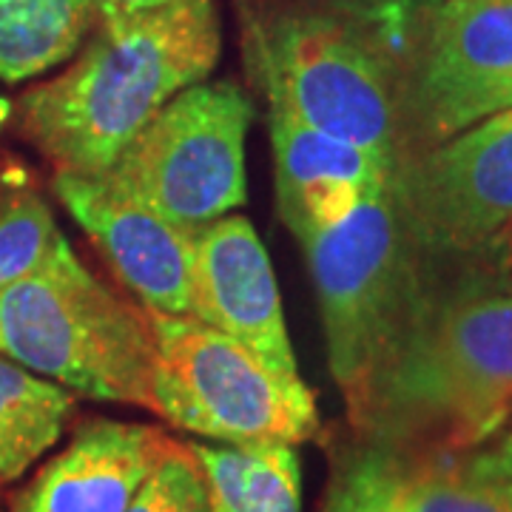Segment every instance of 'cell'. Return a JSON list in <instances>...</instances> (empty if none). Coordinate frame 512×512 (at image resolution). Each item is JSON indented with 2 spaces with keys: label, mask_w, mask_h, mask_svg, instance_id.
<instances>
[{
  "label": "cell",
  "mask_w": 512,
  "mask_h": 512,
  "mask_svg": "<svg viewBox=\"0 0 512 512\" xmlns=\"http://www.w3.org/2000/svg\"><path fill=\"white\" fill-rule=\"evenodd\" d=\"M458 458L470 473L490 481L512 498V427L504 433H495L493 439H487L473 450L458 453Z\"/></svg>",
  "instance_id": "21"
},
{
  "label": "cell",
  "mask_w": 512,
  "mask_h": 512,
  "mask_svg": "<svg viewBox=\"0 0 512 512\" xmlns=\"http://www.w3.org/2000/svg\"><path fill=\"white\" fill-rule=\"evenodd\" d=\"M69 239L35 191L15 194L0 205V291L49 265Z\"/></svg>",
  "instance_id": "19"
},
{
  "label": "cell",
  "mask_w": 512,
  "mask_h": 512,
  "mask_svg": "<svg viewBox=\"0 0 512 512\" xmlns=\"http://www.w3.org/2000/svg\"><path fill=\"white\" fill-rule=\"evenodd\" d=\"M177 441L154 424L89 419L18 493L9 512H126Z\"/></svg>",
  "instance_id": "12"
},
{
  "label": "cell",
  "mask_w": 512,
  "mask_h": 512,
  "mask_svg": "<svg viewBox=\"0 0 512 512\" xmlns=\"http://www.w3.org/2000/svg\"><path fill=\"white\" fill-rule=\"evenodd\" d=\"M6 117H9V103L0 97V126H3V120H6Z\"/></svg>",
  "instance_id": "23"
},
{
  "label": "cell",
  "mask_w": 512,
  "mask_h": 512,
  "mask_svg": "<svg viewBox=\"0 0 512 512\" xmlns=\"http://www.w3.org/2000/svg\"><path fill=\"white\" fill-rule=\"evenodd\" d=\"M271 109L276 165V211L302 245L348 220L373 194L384 191L396 165L348 140L330 137L296 120L291 111Z\"/></svg>",
  "instance_id": "13"
},
{
  "label": "cell",
  "mask_w": 512,
  "mask_h": 512,
  "mask_svg": "<svg viewBox=\"0 0 512 512\" xmlns=\"http://www.w3.org/2000/svg\"><path fill=\"white\" fill-rule=\"evenodd\" d=\"M254 106L237 83H194L171 97L106 177L168 222L202 231L245 202V137Z\"/></svg>",
  "instance_id": "7"
},
{
  "label": "cell",
  "mask_w": 512,
  "mask_h": 512,
  "mask_svg": "<svg viewBox=\"0 0 512 512\" xmlns=\"http://www.w3.org/2000/svg\"><path fill=\"white\" fill-rule=\"evenodd\" d=\"M436 0H251L245 57L268 106L396 165L404 77Z\"/></svg>",
  "instance_id": "1"
},
{
  "label": "cell",
  "mask_w": 512,
  "mask_h": 512,
  "mask_svg": "<svg viewBox=\"0 0 512 512\" xmlns=\"http://www.w3.org/2000/svg\"><path fill=\"white\" fill-rule=\"evenodd\" d=\"M148 407L160 419L222 444H302L322 421L302 379L274 373L237 339L197 316L151 313Z\"/></svg>",
  "instance_id": "6"
},
{
  "label": "cell",
  "mask_w": 512,
  "mask_h": 512,
  "mask_svg": "<svg viewBox=\"0 0 512 512\" xmlns=\"http://www.w3.org/2000/svg\"><path fill=\"white\" fill-rule=\"evenodd\" d=\"M77 399L0 353V484L23 478L66 433Z\"/></svg>",
  "instance_id": "15"
},
{
  "label": "cell",
  "mask_w": 512,
  "mask_h": 512,
  "mask_svg": "<svg viewBox=\"0 0 512 512\" xmlns=\"http://www.w3.org/2000/svg\"><path fill=\"white\" fill-rule=\"evenodd\" d=\"M168 3H174V0H94V18L100 23H120V20L154 12Z\"/></svg>",
  "instance_id": "22"
},
{
  "label": "cell",
  "mask_w": 512,
  "mask_h": 512,
  "mask_svg": "<svg viewBox=\"0 0 512 512\" xmlns=\"http://www.w3.org/2000/svg\"><path fill=\"white\" fill-rule=\"evenodd\" d=\"M330 373L350 404L402 342L433 282L396 211L390 185L348 220L305 242Z\"/></svg>",
  "instance_id": "5"
},
{
  "label": "cell",
  "mask_w": 512,
  "mask_h": 512,
  "mask_svg": "<svg viewBox=\"0 0 512 512\" xmlns=\"http://www.w3.org/2000/svg\"><path fill=\"white\" fill-rule=\"evenodd\" d=\"M393 456L396 498L404 512H512L510 495L470 473L458 453Z\"/></svg>",
  "instance_id": "17"
},
{
  "label": "cell",
  "mask_w": 512,
  "mask_h": 512,
  "mask_svg": "<svg viewBox=\"0 0 512 512\" xmlns=\"http://www.w3.org/2000/svg\"><path fill=\"white\" fill-rule=\"evenodd\" d=\"M191 316L237 339L279 376L302 379L271 256L245 217L228 214L197 234Z\"/></svg>",
  "instance_id": "11"
},
{
  "label": "cell",
  "mask_w": 512,
  "mask_h": 512,
  "mask_svg": "<svg viewBox=\"0 0 512 512\" xmlns=\"http://www.w3.org/2000/svg\"><path fill=\"white\" fill-rule=\"evenodd\" d=\"M217 0L100 23L83 55L20 97V128L57 174L100 177L171 97L217 66Z\"/></svg>",
  "instance_id": "3"
},
{
  "label": "cell",
  "mask_w": 512,
  "mask_h": 512,
  "mask_svg": "<svg viewBox=\"0 0 512 512\" xmlns=\"http://www.w3.org/2000/svg\"><path fill=\"white\" fill-rule=\"evenodd\" d=\"M211 512H299L302 467L293 444H197Z\"/></svg>",
  "instance_id": "14"
},
{
  "label": "cell",
  "mask_w": 512,
  "mask_h": 512,
  "mask_svg": "<svg viewBox=\"0 0 512 512\" xmlns=\"http://www.w3.org/2000/svg\"><path fill=\"white\" fill-rule=\"evenodd\" d=\"M319 512H404L396 498V456L362 439L333 447Z\"/></svg>",
  "instance_id": "18"
},
{
  "label": "cell",
  "mask_w": 512,
  "mask_h": 512,
  "mask_svg": "<svg viewBox=\"0 0 512 512\" xmlns=\"http://www.w3.org/2000/svg\"><path fill=\"white\" fill-rule=\"evenodd\" d=\"M0 353L72 393L148 407L154 333L72 245L0 291Z\"/></svg>",
  "instance_id": "4"
},
{
  "label": "cell",
  "mask_w": 512,
  "mask_h": 512,
  "mask_svg": "<svg viewBox=\"0 0 512 512\" xmlns=\"http://www.w3.org/2000/svg\"><path fill=\"white\" fill-rule=\"evenodd\" d=\"M52 185L57 200L146 311L191 316V274L200 231L154 214L106 177L55 174Z\"/></svg>",
  "instance_id": "10"
},
{
  "label": "cell",
  "mask_w": 512,
  "mask_h": 512,
  "mask_svg": "<svg viewBox=\"0 0 512 512\" xmlns=\"http://www.w3.org/2000/svg\"><path fill=\"white\" fill-rule=\"evenodd\" d=\"M512 416V296L433 291L402 342L348 404L356 439L399 456L473 450Z\"/></svg>",
  "instance_id": "2"
},
{
  "label": "cell",
  "mask_w": 512,
  "mask_h": 512,
  "mask_svg": "<svg viewBox=\"0 0 512 512\" xmlns=\"http://www.w3.org/2000/svg\"><path fill=\"white\" fill-rule=\"evenodd\" d=\"M126 512H211L208 484L188 444H174V450L140 484Z\"/></svg>",
  "instance_id": "20"
},
{
  "label": "cell",
  "mask_w": 512,
  "mask_h": 512,
  "mask_svg": "<svg viewBox=\"0 0 512 512\" xmlns=\"http://www.w3.org/2000/svg\"><path fill=\"white\" fill-rule=\"evenodd\" d=\"M507 109L512 0H436L404 77L402 157L439 146Z\"/></svg>",
  "instance_id": "8"
},
{
  "label": "cell",
  "mask_w": 512,
  "mask_h": 512,
  "mask_svg": "<svg viewBox=\"0 0 512 512\" xmlns=\"http://www.w3.org/2000/svg\"><path fill=\"white\" fill-rule=\"evenodd\" d=\"M507 285H510V291H507V293L512 296V259H510V282H507Z\"/></svg>",
  "instance_id": "24"
},
{
  "label": "cell",
  "mask_w": 512,
  "mask_h": 512,
  "mask_svg": "<svg viewBox=\"0 0 512 512\" xmlns=\"http://www.w3.org/2000/svg\"><path fill=\"white\" fill-rule=\"evenodd\" d=\"M390 194L424 259L493 248L512 231V109L402 157Z\"/></svg>",
  "instance_id": "9"
},
{
  "label": "cell",
  "mask_w": 512,
  "mask_h": 512,
  "mask_svg": "<svg viewBox=\"0 0 512 512\" xmlns=\"http://www.w3.org/2000/svg\"><path fill=\"white\" fill-rule=\"evenodd\" d=\"M92 20L94 0H0V80L18 83L69 60Z\"/></svg>",
  "instance_id": "16"
}]
</instances>
